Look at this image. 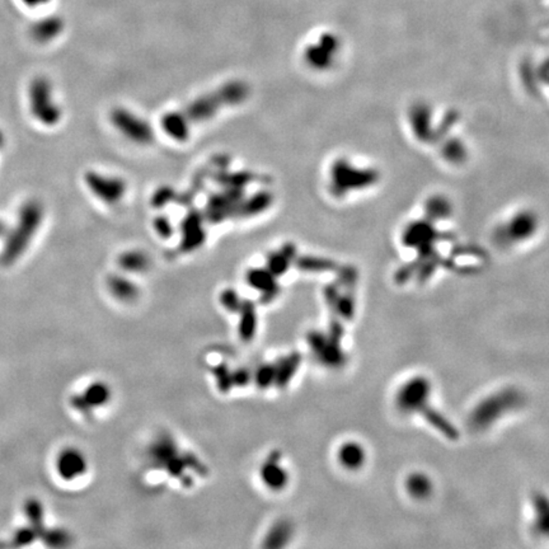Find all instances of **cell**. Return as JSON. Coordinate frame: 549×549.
<instances>
[{
    "label": "cell",
    "instance_id": "6da1fadb",
    "mask_svg": "<svg viewBox=\"0 0 549 549\" xmlns=\"http://www.w3.org/2000/svg\"><path fill=\"white\" fill-rule=\"evenodd\" d=\"M43 218V204L37 200H30L19 209L17 224L7 234L5 244L1 250L0 261L3 265H12L26 252L36 233L38 232Z\"/></svg>",
    "mask_w": 549,
    "mask_h": 549
},
{
    "label": "cell",
    "instance_id": "7a4b0ae2",
    "mask_svg": "<svg viewBox=\"0 0 549 549\" xmlns=\"http://www.w3.org/2000/svg\"><path fill=\"white\" fill-rule=\"evenodd\" d=\"M30 110L43 126H55L61 119V110L54 95L51 82L46 77H36L28 88Z\"/></svg>",
    "mask_w": 549,
    "mask_h": 549
},
{
    "label": "cell",
    "instance_id": "3957f363",
    "mask_svg": "<svg viewBox=\"0 0 549 549\" xmlns=\"http://www.w3.org/2000/svg\"><path fill=\"white\" fill-rule=\"evenodd\" d=\"M281 453L274 450L267 455L265 462L261 465L259 476L267 489L279 492L283 491L289 483V473L280 464Z\"/></svg>",
    "mask_w": 549,
    "mask_h": 549
},
{
    "label": "cell",
    "instance_id": "277c9868",
    "mask_svg": "<svg viewBox=\"0 0 549 549\" xmlns=\"http://www.w3.org/2000/svg\"><path fill=\"white\" fill-rule=\"evenodd\" d=\"M178 454L180 450L176 440L167 432L156 436L149 447V459L156 469H164L168 462Z\"/></svg>",
    "mask_w": 549,
    "mask_h": 549
},
{
    "label": "cell",
    "instance_id": "5b68a950",
    "mask_svg": "<svg viewBox=\"0 0 549 549\" xmlns=\"http://www.w3.org/2000/svg\"><path fill=\"white\" fill-rule=\"evenodd\" d=\"M240 326L238 332L242 341L249 342L255 338L257 332V312L256 307L252 301H244L242 303V308L240 310Z\"/></svg>",
    "mask_w": 549,
    "mask_h": 549
},
{
    "label": "cell",
    "instance_id": "8992f818",
    "mask_svg": "<svg viewBox=\"0 0 549 549\" xmlns=\"http://www.w3.org/2000/svg\"><path fill=\"white\" fill-rule=\"evenodd\" d=\"M301 364V355L299 352H292L279 361L276 364L277 373H276L274 386H279V388H286V386L292 382L294 375L296 374Z\"/></svg>",
    "mask_w": 549,
    "mask_h": 549
},
{
    "label": "cell",
    "instance_id": "52a82bcc",
    "mask_svg": "<svg viewBox=\"0 0 549 549\" xmlns=\"http://www.w3.org/2000/svg\"><path fill=\"white\" fill-rule=\"evenodd\" d=\"M292 524L289 523V522H285V520L277 522V523L272 525L270 532L267 533L266 538L264 541V547H266V548H281V547H285L292 539Z\"/></svg>",
    "mask_w": 549,
    "mask_h": 549
},
{
    "label": "cell",
    "instance_id": "ba28073f",
    "mask_svg": "<svg viewBox=\"0 0 549 549\" xmlns=\"http://www.w3.org/2000/svg\"><path fill=\"white\" fill-rule=\"evenodd\" d=\"M62 30V22L58 18H45L32 27V37L37 43H50Z\"/></svg>",
    "mask_w": 549,
    "mask_h": 549
},
{
    "label": "cell",
    "instance_id": "9c48e42d",
    "mask_svg": "<svg viewBox=\"0 0 549 549\" xmlns=\"http://www.w3.org/2000/svg\"><path fill=\"white\" fill-rule=\"evenodd\" d=\"M338 456L343 467H346L347 469H358L364 463L365 453L359 444L347 443L341 447Z\"/></svg>",
    "mask_w": 549,
    "mask_h": 549
},
{
    "label": "cell",
    "instance_id": "30bf717a",
    "mask_svg": "<svg viewBox=\"0 0 549 549\" xmlns=\"http://www.w3.org/2000/svg\"><path fill=\"white\" fill-rule=\"evenodd\" d=\"M249 283L256 288L258 290L264 292V301L268 303V301H274L276 296V286L272 283L271 276L264 272V271H253L249 274Z\"/></svg>",
    "mask_w": 549,
    "mask_h": 549
},
{
    "label": "cell",
    "instance_id": "8fae6325",
    "mask_svg": "<svg viewBox=\"0 0 549 549\" xmlns=\"http://www.w3.org/2000/svg\"><path fill=\"white\" fill-rule=\"evenodd\" d=\"M60 468L65 477H77L79 474H83L86 471V464L83 455L79 454L78 452H69L68 454L64 455L61 460Z\"/></svg>",
    "mask_w": 549,
    "mask_h": 549
},
{
    "label": "cell",
    "instance_id": "7c38bea8",
    "mask_svg": "<svg viewBox=\"0 0 549 549\" xmlns=\"http://www.w3.org/2000/svg\"><path fill=\"white\" fill-rule=\"evenodd\" d=\"M110 397H111V390L108 386H106L104 383H95L86 389V395L83 398L88 406L95 407V406L107 404L110 401Z\"/></svg>",
    "mask_w": 549,
    "mask_h": 549
},
{
    "label": "cell",
    "instance_id": "4fadbf2b",
    "mask_svg": "<svg viewBox=\"0 0 549 549\" xmlns=\"http://www.w3.org/2000/svg\"><path fill=\"white\" fill-rule=\"evenodd\" d=\"M110 288L115 296L119 298L120 301H132L137 295V288L134 286V283H129L128 280L120 277L112 279L110 281Z\"/></svg>",
    "mask_w": 549,
    "mask_h": 549
},
{
    "label": "cell",
    "instance_id": "5bb4252c",
    "mask_svg": "<svg viewBox=\"0 0 549 549\" xmlns=\"http://www.w3.org/2000/svg\"><path fill=\"white\" fill-rule=\"evenodd\" d=\"M215 380L218 389L222 393H228L233 388L232 371L228 368L225 362H222L213 368Z\"/></svg>",
    "mask_w": 549,
    "mask_h": 549
},
{
    "label": "cell",
    "instance_id": "9a60e30c",
    "mask_svg": "<svg viewBox=\"0 0 549 549\" xmlns=\"http://www.w3.org/2000/svg\"><path fill=\"white\" fill-rule=\"evenodd\" d=\"M276 373H277L276 364H265V365H262L256 371V375H255V380H256V384H257L258 388L267 389L268 386L274 384Z\"/></svg>",
    "mask_w": 549,
    "mask_h": 549
},
{
    "label": "cell",
    "instance_id": "2e32d148",
    "mask_svg": "<svg viewBox=\"0 0 549 549\" xmlns=\"http://www.w3.org/2000/svg\"><path fill=\"white\" fill-rule=\"evenodd\" d=\"M220 303L224 308L226 309L228 312L232 313H240V308H242V303L238 294L233 290H225L220 296Z\"/></svg>",
    "mask_w": 549,
    "mask_h": 549
},
{
    "label": "cell",
    "instance_id": "e0dca14e",
    "mask_svg": "<svg viewBox=\"0 0 549 549\" xmlns=\"http://www.w3.org/2000/svg\"><path fill=\"white\" fill-rule=\"evenodd\" d=\"M307 341H308L309 347L312 349V351L318 356L325 349L327 341H328V336L322 332H318V331H312L307 336Z\"/></svg>",
    "mask_w": 549,
    "mask_h": 549
},
{
    "label": "cell",
    "instance_id": "ac0fdd59",
    "mask_svg": "<svg viewBox=\"0 0 549 549\" xmlns=\"http://www.w3.org/2000/svg\"><path fill=\"white\" fill-rule=\"evenodd\" d=\"M410 489L417 496H425L429 493V480L422 476H414L410 480Z\"/></svg>",
    "mask_w": 549,
    "mask_h": 549
},
{
    "label": "cell",
    "instance_id": "d6986e66",
    "mask_svg": "<svg viewBox=\"0 0 549 549\" xmlns=\"http://www.w3.org/2000/svg\"><path fill=\"white\" fill-rule=\"evenodd\" d=\"M537 509L541 513V530L549 533V501L546 498H537Z\"/></svg>",
    "mask_w": 549,
    "mask_h": 549
},
{
    "label": "cell",
    "instance_id": "ffe728a7",
    "mask_svg": "<svg viewBox=\"0 0 549 549\" xmlns=\"http://www.w3.org/2000/svg\"><path fill=\"white\" fill-rule=\"evenodd\" d=\"M233 386H246L250 382L252 379V374L248 369L246 368H240V369L234 370L232 371Z\"/></svg>",
    "mask_w": 549,
    "mask_h": 549
},
{
    "label": "cell",
    "instance_id": "44dd1931",
    "mask_svg": "<svg viewBox=\"0 0 549 549\" xmlns=\"http://www.w3.org/2000/svg\"><path fill=\"white\" fill-rule=\"evenodd\" d=\"M49 0H23V3H26L27 5L30 7H37V5H43L45 3H47Z\"/></svg>",
    "mask_w": 549,
    "mask_h": 549
},
{
    "label": "cell",
    "instance_id": "7402d4cb",
    "mask_svg": "<svg viewBox=\"0 0 549 549\" xmlns=\"http://www.w3.org/2000/svg\"><path fill=\"white\" fill-rule=\"evenodd\" d=\"M4 235H7V226L0 220V237H4Z\"/></svg>",
    "mask_w": 549,
    "mask_h": 549
},
{
    "label": "cell",
    "instance_id": "603a6c76",
    "mask_svg": "<svg viewBox=\"0 0 549 549\" xmlns=\"http://www.w3.org/2000/svg\"><path fill=\"white\" fill-rule=\"evenodd\" d=\"M4 144H5V137H4L3 131L0 130V149L4 146Z\"/></svg>",
    "mask_w": 549,
    "mask_h": 549
}]
</instances>
